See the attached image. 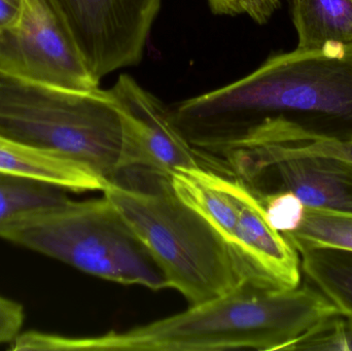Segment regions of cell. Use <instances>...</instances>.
Returning <instances> with one entry per match:
<instances>
[{
  "label": "cell",
  "instance_id": "6da1fadb",
  "mask_svg": "<svg viewBox=\"0 0 352 351\" xmlns=\"http://www.w3.org/2000/svg\"><path fill=\"white\" fill-rule=\"evenodd\" d=\"M198 148L225 140L352 141V43L270 56L252 73L169 105Z\"/></svg>",
  "mask_w": 352,
  "mask_h": 351
},
{
  "label": "cell",
  "instance_id": "7a4b0ae2",
  "mask_svg": "<svg viewBox=\"0 0 352 351\" xmlns=\"http://www.w3.org/2000/svg\"><path fill=\"white\" fill-rule=\"evenodd\" d=\"M340 311L314 286L261 290L248 284L186 310L127 331L90 337L50 334V350H289L320 321Z\"/></svg>",
  "mask_w": 352,
  "mask_h": 351
},
{
  "label": "cell",
  "instance_id": "3957f363",
  "mask_svg": "<svg viewBox=\"0 0 352 351\" xmlns=\"http://www.w3.org/2000/svg\"><path fill=\"white\" fill-rule=\"evenodd\" d=\"M188 305L223 296L246 284L223 240L184 203L170 177L132 170L102 192Z\"/></svg>",
  "mask_w": 352,
  "mask_h": 351
},
{
  "label": "cell",
  "instance_id": "277c9868",
  "mask_svg": "<svg viewBox=\"0 0 352 351\" xmlns=\"http://www.w3.org/2000/svg\"><path fill=\"white\" fill-rule=\"evenodd\" d=\"M0 133L57 152L109 185L135 169L129 117L109 90H66L0 71Z\"/></svg>",
  "mask_w": 352,
  "mask_h": 351
},
{
  "label": "cell",
  "instance_id": "5b68a950",
  "mask_svg": "<svg viewBox=\"0 0 352 351\" xmlns=\"http://www.w3.org/2000/svg\"><path fill=\"white\" fill-rule=\"evenodd\" d=\"M2 239L109 282L153 291L167 288L156 262L104 195L69 199Z\"/></svg>",
  "mask_w": 352,
  "mask_h": 351
},
{
  "label": "cell",
  "instance_id": "8992f818",
  "mask_svg": "<svg viewBox=\"0 0 352 351\" xmlns=\"http://www.w3.org/2000/svg\"><path fill=\"white\" fill-rule=\"evenodd\" d=\"M0 71L66 90L100 88L56 0H23L16 22L0 27Z\"/></svg>",
  "mask_w": 352,
  "mask_h": 351
},
{
  "label": "cell",
  "instance_id": "52a82bcc",
  "mask_svg": "<svg viewBox=\"0 0 352 351\" xmlns=\"http://www.w3.org/2000/svg\"><path fill=\"white\" fill-rule=\"evenodd\" d=\"M85 61L100 82L140 65L162 0H56Z\"/></svg>",
  "mask_w": 352,
  "mask_h": 351
},
{
  "label": "cell",
  "instance_id": "ba28073f",
  "mask_svg": "<svg viewBox=\"0 0 352 351\" xmlns=\"http://www.w3.org/2000/svg\"><path fill=\"white\" fill-rule=\"evenodd\" d=\"M131 123L138 169L170 177L178 168H207L231 173L212 155L196 148L180 131L170 107L128 74L109 89Z\"/></svg>",
  "mask_w": 352,
  "mask_h": 351
},
{
  "label": "cell",
  "instance_id": "9c48e42d",
  "mask_svg": "<svg viewBox=\"0 0 352 351\" xmlns=\"http://www.w3.org/2000/svg\"><path fill=\"white\" fill-rule=\"evenodd\" d=\"M0 172L52 183L68 192H103L109 187L107 181L86 167L1 133Z\"/></svg>",
  "mask_w": 352,
  "mask_h": 351
},
{
  "label": "cell",
  "instance_id": "30bf717a",
  "mask_svg": "<svg viewBox=\"0 0 352 351\" xmlns=\"http://www.w3.org/2000/svg\"><path fill=\"white\" fill-rule=\"evenodd\" d=\"M298 49L352 43V0H291Z\"/></svg>",
  "mask_w": 352,
  "mask_h": 351
},
{
  "label": "cell",
  "instance_id": "8fae6325",
  "mask_svg": "<svg viewBox=\"0 0 352 351\" xmlns=\"http://www.w3.org/2000/svg\"><path fill=\"white\" fill-rule=\"evenodd\" d=\"M67 190L52 183L0 172V238L39 214L70 199Z\"/></svg>",
  "mask_w": 352,
  "mask_h": 351
},
{
  "label": "cell",
  "instance_id": "7c38bea8",
  "mask_svg": "<svg viewBox=\"0 0 352 351\" xmlns=\"http://www.w3.org/2000/svg\"><path fill=\"white\" fill-rule=\"evenodd\" d=\"M299 256L306 284L352 321V251L316 249Z\"/></svg>",
  "mask_w": 352,
  "mask_h": 351
},
{
  "label": "cell",
  "instance_id": "4fadbf2b",
  "mask_svg": "<svg viewBox=\"0 0 352 351\" xmlns=\"http://www.w3.org/2000/svg\"><path fill=\"white\" fill-rule=\"evenodd\" d=\"M283 236L299 255L316 249L352 251V214L306 207L299 228Z\"/></svg>",
  "mask_w": 352,
  "mask_h": 351
},
{
  "label": "cell",
  "instance_id": "5bb4252c",
  "mask_svg": "<svg viewBox=\"0 0 352 351\" xmlns=\"http://www.w3.org/2000/svg\"><path fill=\"white\" fill-rule=\"evenodd\" d=\"M291 350L352 351V321L339 313L320 321Z\"/></svg>",
  "mask_w": 352,
  "mask_h": 351
},
{
  "label": "cell",
  "instance_id": "9a60e30c",
  "mask_svg": "<svg viewBox=\"0 0 352 351\" xmlns=\"http://www.w3.org/2000/svg\"><path fill=\"white\" fill-rule=\"evenodd\" d=\"M264 206L271 226L281 235L294 232L299 228L305 214V205L301 200L287 191L258 194Z\"/></svg>",
  "mask_w": 352,
  "mask_h": 351
},
{
  "label": "cell",
  "instance_id": "2e32d148",
  "mask_svg": "<svg viewBox=\"0 0 352 351\" xmlns=\"http://www.w3.org/2000/svg\"><path fill=\"white\" fill-rule=\"evenodd\" d=\"M217 16H248L254 23L265 25L280 8V0H206Z\"/></svg>",
  "mask_w": 352,
  "mask_h": 351
},
{
  "label": "cell",
  "instance_id": "e0dca14e",
  "mask_svg": "<svg viewBox=\"0 0 352 351\" xmlns=\"http://www.w3.org/2000/svg\"><path fill=\"white\" fill-rule=\"evenodd\" d=\"M24 321L22 305L0 295V346L10 343L21 333Z\"/></svg>",
  "mask_w": 352,
  "mask_h": 351
},
{
  "label": "cell",
  "instance_id": "ac0fdd59",
  "mask_svg": "<svg viewBox=\"0 0 352 351\" xmlns=\"http://www.w3.org/2000/svg\"><path fill=\"white\" fill-rule=\"evenodd\" d=\"M294 146H297L303 152H309V154L340 157V158L349 159L352 161V141H318L311 142V144H294Z\"/></svg>",
  "mask_w": 352,
  "mask_h": 351
},
{
  "label": "cell",
  "instance_id": "d6986e66",
  "mask_svg": "<svg viewBox=\"0 0 352 351\" xmlns=\"http://www.w3.org/2000/svg\"><path fill=\"white\" fill-rule=\"evenodd\" d=\"M23 0H0V27L16 22L20 14Z\"/></svg>",
  "mask_w": 352,
  "mask_h": 351
}]
</instances>
